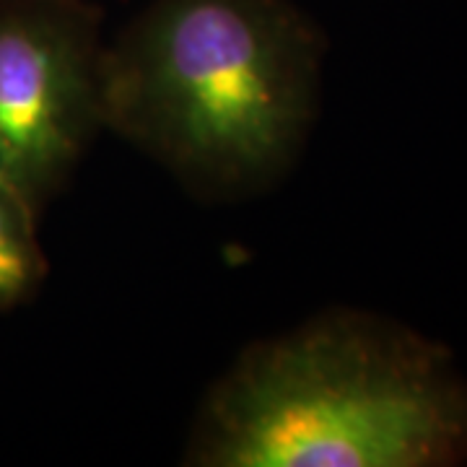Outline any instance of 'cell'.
I'll use <instances>...</instances> for the list:
<instances>
[{"mask_svg":"<svg viewBox=\"0 0 467 467\" xmlns=\"http://www.w3.org/2000/svg\"><path fill=\"white\" fill-rule=\"evenodd\" d=\"M467 462V379L450 350L335 309L254 343L213 382L192 467H450Z\"/></svg>","mask_w":467,"mask_h":467,"instance_id":"7a4b0ae2","label":"cell"},{"mask_svg":"<svg viewBox=\"0 0 467 467\" xmlns=\"http://www.w3.org/2000/svg\"><path fill=\"white\" fill-rule=\"evenodd\" d=\"M47 275V257L36 239V211L0 180V312L32 299Z\"/></svg>","mask_w":467,"mask_h":467,"instance_id":"277c9868","label":"cell"},{"mask_svg":"<svg viewBox=\"0 0 467 467\" xmlns=\"http://www.w3.org/2000/svg\"><path fill=\"white\" fill-rule=\"evenodd\" d=\"M322 66L294 0H150L104 47L101 128L205 201H247L296 167Z\"/></svg>","mask_w":467,"mask_h":467,"instance_id":"6da1fadb","label":"cell"},{"mask_svg":"<svg viewBox=\"0 0 467 467\" xmlns=\"http://www.w3.org/2000/svg\"><path fill=\"white\" fill-rule=\"evenodd\" d=\"M99 11L0 0V180L39 213L101 128Z\"/></svg>","mask_w":467,"mask_h":467,"instance_id":"3957f363","label":"cell"}]
</instances>
